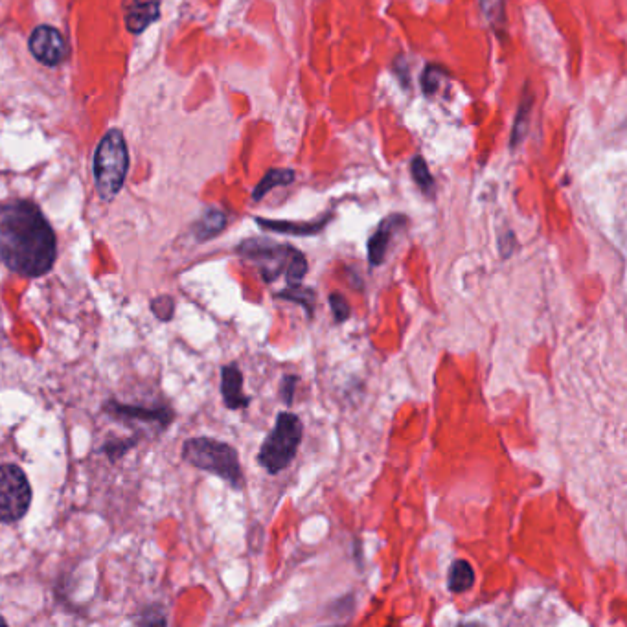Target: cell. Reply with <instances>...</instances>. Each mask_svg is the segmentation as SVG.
Instances as JSON below:
<instances>
[{"label": "cell", "instance_id": "obj_10", "mask_svg": "<svg viewBox=\"0 0 627 627\" xmlns=\"http://www.w3.org/2000/svg\"><path fill=\"white\" fill-rule=\"evenodd\" d=\"M403 223H405V217L392 216L379 225V228L374 232V236L368 241V260H370V265H381V263L385 262L390 238L394 236L396 228L401 227Z\"/></svg>", "mask_w": 627, "mask_h": 627}, {"label": "cell", "instance_id": "obj_3", "mask_svg": "<svg viewBox=\"0 0 627 627\" xmlns=\"http://www.w3.org/2000/svg\"><path fill=\"white\" fill-rule=\"evenodd\" d=\"M183 460L194 468L203 469L206 473L225 480L234 490H241L245 484L238 451L216 438L197 436L186 440L183 445Z\"/></svg>", "mask_w": 627, "mask_h": 627}, {"label": "cell", "instance_id": "obj_4", "mask_svg": "<svg viewBox=\"0 0 627 627\" xmlns=\"http://www.w3.org/2000/svg\"><path fill=\"white\" fill-rule=\"evenodd\" d=\"M129 170L126 138L113 129L102 138L94 155V179L103 201H113L120 194Z\"/></svg>", "mask_w": 627, "mask_h": 627}, {"label": "cell", "instance_id": "obj_21", "mask_svg": "<svg viewBox=\"0 0 627 627\" xmlns=\"http://www.w3.org/2000/svg\"><path fill=\"white\" fill-rule=\"evenodd\" d=\"M330 308L331 313H333V319H335L337 324L346 322V320L350 319V315H352L350 304H348L346 298L342 297L341 293H333V295H330Z\"/></svg>", "mask_w": 627, "mask_h": 627}, {"label": "cell", "instance_id": "obj_14", "mask_svg": "<svg viewBox=\"0 0 627 627\" xmlns=\"http://www.w3.org/2000/svg\"><path fill=\"white\" fill-rule=\"evenodd\" d=\"M227 227V216L217 210V208H208L203 217L197 221L194 232L199 241H208L216 238L217 234H221Z\"/></svg>", "mask_w": 627, "mask_h": 627}, {"label": "cell", "instance_id": "obj_9", "mask_svg": "<svg viewBox=\"0 0 627 627\" xmlns=\"http://www.w3.org/2000/svg\"><path fill=\"white\" fill-rule=\"evenodd\" d=\"M221 396L230 411L247 409L251 398L243 392V374L236 365H227L221 368Z\"/></svg>", "mask_w": 627, "mask_h": 627}, {"label": "cell", "instance_id": "obj_15", "mask_svg": "<svg viewBox=\"0 0 627 627\" xmlns=\"http://www.w3.org/2000/svg\"><path fill=\"white\" fill-rule=\"evenodd\" d=\"M276 298H284V300L297 302V304H300L302 308L308 311V317H313V308H315L317 293H315L311 287H304V285L300 284L287 285L284 291L276 293Z\"/></svg>", "mask_w": 627, "mask_h": 627}, {"label": "cell", "instance_id": "obj_13", "mask_svg": "<svg viewBox=\"0 0 627 627\" xmlns=\"http://www.w3.org/2000/svg\"><path fill=\"white\" fill-rule=\"evenodd\" d=\"M475 583V570L466 559H456L449 569L447 589L453 594H462L469 591Z\"/></svg>", "mask_w": 627, "mask_h": 627}, {"label": "cell", "instance_id": "obj_19", "mask_svg": "<svg viewBox=\"0 0 627 627\" xmlns=\"http://www.w3.org/2000/svg\"><path fill=\"white\" fill-rule=\"evenodd\" d=\"M412 177H414V181L422 188L423 192L431 194L434 184L433 177H431V173H429V168H427L425 160L414 159V162H412Z\"/></svg>", "mask_w": 627, "mask_h": 627}, {"label": "cell", "instance_id": "obj_25", "mask_svg": "<svg viewBox=\"0 0 627 627\" xmlns=\"http://www.w3.org/2000/svg\"><path fill=\"white\" fill-rule=\"evenodd\" d=\"M8 622H6V618L4 616H0V626H6Z\"/></svg>", "mask_w": 627, "mask_h": 627}, {"label": "cell", "instance_id": "obj_20", "mask_svg": "<svg viewBox=\"0 0 627 627\" xmlns=\"http://www.w3.org/2000/svg\"><path fill=\"white\" fill-rule=\"evenodd\" d=\"M151 311H153V315L157 319L162 320V322H168L173 317V313H175V302L168 295L153 298L151 300Z\"/></svg>", "mask_w": 627, "mask_h": 627}, {"label": "cell", "instance_id": "obj_16", "mask_svg": "<svg viewBox=\"0 0 627 627\" xmlns=\"http://www.w3.org/2000/svg\"><path fill=\"white\" fill-rule=\"evenodd\" d=\"M295 179V171L291 170H271L262 179V183L256 186L252 199L260 201L265 195L269 194L276 186H285V184L293 183Z\"/></svg>", "mask_w": 627, "mask_h": 627}, {"label": "cell", "instance_id": "obj_12", "mask_svg": "<svg viewBox=\"0 0 627 627\" xmlns=\"http://www.w3.org/2000/svg\"><path fill=\"white\" fill-rule=\"evenodd\" d=\"M330 221V216L320 219V221H311V223H291V221H269V219H256V223L260 227L267 230H274L280 234H293V236H313L319 234L322 228L326 227V223Z\"/></svg>", "mask_w": 627, "mask_h": 627}, {"label": "cell", "instance_id": "obj_23", "mask_svg": "<svg viewBox=\"0 0 627 627\" xmlns=\"http://www.w3.org/2000/svg\"><path fill=\"white\" fill-rule=\"evenodd\" d=\"M528 113H530V102L523 103L521 113L517 116V122H515V127H513L512 146H517V142L525 137Z\"/></svg>", "mask_w": 627, "mask_h": 627}, {"label": "cell", "instance_id": "obj_1", "mask_svg": "<svg viewBox=\"0 0 627 627\" xmlns=\"http://www.w3.org/2000/svg\"><path fill=\"white\" fill-rule=\"evenodd\" d=\"M56 256V234L34 203L0 206V262L12 273L41 278L52 271Z\"/></svg>", "mask_w": 627, "mask_h": 627}, {"label": "cell", "instance_id": "obj_17", "mask_svg": "<svg viewBox=\"0 0 627 627\" xmlns=\"http://www.w3.org/2000/svg\"><path fill=\"white\" fill-rule=\"evenodd\" d=\"M137 442V438H113V440L105 442L102 451L105 455L109 456L111 462H116L118 458L126 456L127 453L131 451V447L137 445Z\"/></svg>", "mask_w": 627, "mask_h": 627}, {"label": "cell", "instance_id": "obj_6", "mask_svg": "<svg viewBox=\"0 0 627 627\" xmlns=\"http://www.w3.org/2000/svg\"><path fill=\"white\" fill-rule=\"evenodd\" d=\"M32 486L17 464H0V525L19 523L30 510Z\"/></svg>", "mask_w": 627, "mask_h": 627}, {"label": "cell", "instance_id": "obj_22", "mask_svg": "<svg viewBox=\"0 0 627 627\" xmlns=\"http://www.w3.org/2000/svg\"><path fill=\"white\" fill-rule=\"evenodd\" d=\"M480 10L484 13V17L490 21L493 26L502 21L504 15V0H479Z\"/></svg>", "mask_w": 627, "mask_h": 627}, {"label": "cell", "instance_id": "obj_8", "mask_svg": "<svg viewBox=\"0 0 627 627\" xmlns=\"http://www.w3.org/2000/svg\"><path fill=\"white\" fill-rule=\"evenodd\" d=\"M30 50L37 61L48 67H56L67 56V43L63 35L52 26H39L30 37Z\"/></svg>", "mask_w": 627, "mask_h": 627}, {"label": "cell", "instance_id": "obj_5", "mask_svg": "<svg viewBox=\"0 0 627 627\" xmlns=\"http://www.w3.org/2000/svg\"><path fill=\"white\" fill-rule=\"evenodd\" d=\"M304 425L297 414L280 412L273 431L263 440L258 462L267 473L278 475L295 460L298 447L302 444Z\"/></svg>", "mask_w": 627, "mask_h": 627}, {"label": "cell", "instance_id": "obj_24", "mask_svg": "<svg viewBox=\"0 0 627 627\" xmlns=\"http://www.w3.org/2000/svg\"><path fill=\"white\" fill-rule=\"evenodd\" d=\"M298 376H284L282 379V398H284L285 405H293V398H295V390H297Z\"/></svg>", "mask_w": 627, "mask_h": 627}, {"label": "cell", "instance_id": "obj_2", "mask_svg": "<svg viewBox=\"0 0 627 627\" xmlns=\"http://www.w3.org/2000/svg\"><path fill=\"white\" fill-rule=\"evenodd\" d=\"M238 254L243 260L258 267L263 280L271 284L285 274L289 285L300 284L308 273V260L304 252L291 245L276 243L265 238H252L240 243Z\"/></svg>", "mask_w": 627, "mask_h": 627}, {"label": "cell", "instance_id": "obj_18", "mask_svg": "<svg viewBox=\"0 0 627 627\" xmlns=\"http://www.w3.org/2000/svg\"><path fill=\"white\" fill-rule=\"evenodd\" d=\"M135 622L140 626H166L168 618L164 609L159 605H149L148 609H144L142 613H138Z\"/></svg>", "mask_w": 627, "mask_h": 627}, {"label": "cell", "instance_id": "obj_7", "mask_svg": "<svg viewBox=\"0 0 627 627\" xmlns=\"http://www.w3.org/2000/svg\"><path fill=\"white\" fill-rule=\"evenodd\" d=\"M103 412H107L114 420H122L124 423H144L155 425L157 431H164L173 422V411L168 405L159 407H142V405H129L120 401H107L103 403Z\"/></svg>", "mask_w": 627, "mask_h": 627}, {"label": "cell", "instance_id": "obj_11", "mask_svg": "<svg viewBox=\"0 0 627 627\" xmlns=\"http://www.w3.org/2000/svg\"><path fill=\"white\" fill-rule=\"evenodd\" d=\"M160 6L157 0H135L129 10H127V30L131 34H142L149 24L155 23L159 19Z\"/></svg>", "mask_w": 627, "mask_h": 627}]
</instances>
